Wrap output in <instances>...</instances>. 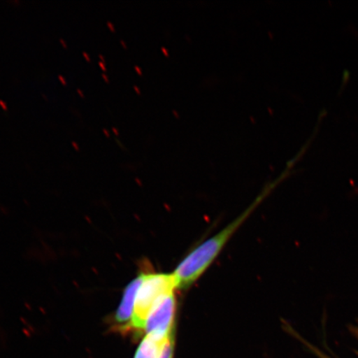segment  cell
Segmentation results:
<instances>
[{"label":"cell","instance_id":"8","mask_svg":"<svg viewBox=\"0 0 358 358\" xmlns=\"http://www.w3.org/2000/svg\"><path fill=\"white\" fill-rule=\"evenodd\" d=\"M353 331H355V333L357 334L358 337V321L356 325L353 326Z\"/></svg>","mask_w":358,"mask_h":358},{"label":"cell","instance_id":"4","mask_svg":"<svg viewBox=\"0 0 358 358\" xmlns=\"http://www.w3.org/2000/svg\"><path fill=\"white\" fill-rule=\"evenodd\" d=\"M143 278H144V273L137 276L127 285V287L124 289L122 301L120 303L117 311H116L115 320L118 324H122L124 329L129 328V325H131L138 290L141 287Z\"/></svg>","mask_w":358,"mask_h":358},{"label":"cell","instance_id":"7","mask_svg":"<svg viewBox=\"0 0 358 358\" xmlns=\"http://www.w3.org/2000/svg\"><path fill=\"white\" fill-rule=\"evenodd\" d=\"M315 352L317 353V355H319L321 358H330L329 357L323 355V353H322L321 352L317 350Z\"/></svg>","mask_w":358,"mask_h":358},{"label":"cell","instance_id":"1","mask_svg":"<svg viewBox=\"0 0 358 358\" xmlns=\"http://www.w3.org/2000/svg\"><path fill=\"white\" fill-rule=\"evenodd\" d=\"M266 196V194H264L259 196L234 222L228 224L226 227H224L211 238L206 240L203 243L196 246L189 254L187 255L185 258H183L173 273L177 282L178 289L189 287L204 274V272L208 270L220 254L224 246L229 241L231 237L234 236L237 229H239V227L255 211V209L258 207Z\"/></svg>","mask_w":358,"mask_h":358},{"label":"cell","instance_id":"6","mask_svg":"<svg viewBox=\"0 0 358 358\" xmlns=\"http://www.w3.org/2000/svg\"><path fill=\"white\" fill-rule=\"evenodd\" d=\"M174 355V336L169 340L166 346L164 348L161 358H173Z\"/></svg>","mask_w":358,"mask_h":358},{"label":"cell","instance_id":"3","mask_svg":"<svg viewBox=\"0 0 358 358\" xmlns=\"http://www.w3.org/2000/svg\"><path fill=\"white\" fill-rule=\"evenodd\" d=\"M176 311L177 301L174 293L161 299L147 317L144 328L145 334H158L164 338L173 335Z\"/></svg>","mask_w":358,"mask_h":358},{"label":"cell","instance_id":"5","mask_svg":"<svg viewBox=\"0 0 358 358\" xmlns=\"http://www.w3.org/2000/svg\"><path fill=\"white\" fill-rule=\"evenodd\" d=\"M173 336L174 334L164 338L155 334H146L138 347L134 358H161L169 340Z\"/></svg>","mask_w":358,"mask_h":358},{"label":"cell","instance_id":"2","mask_svg":"<svg viewBox=\"0 0 358 358\" xmlns=\"http://www.w3.org/2000/svg\"><path fill=\"white\" fill-rule=\"evenodd\" d=\"M178 289L173 273H144L142 284L138 290L134 316L129 328L144 331L145 322L152 308L161 299L174 293Z\"/></svg>","mask_w":358,"mask_h":358}]
</instances>
